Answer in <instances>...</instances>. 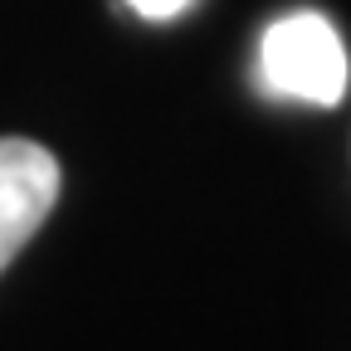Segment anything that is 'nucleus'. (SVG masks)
<instances>
[{"label":"nucleus","instance_id":"nucleus-1","mask_svg":"<svg viewBox=\"0 0 351 351\" xmlns=\"http://www.w3.org/2000/svg\"><path fill=\"white\" fill-rule=\"evenodd\" d=\"M258 73L283 98L337 108L346 93L351 64H346V44L332 29V20H322L317 10H298V15H283L263 29Z\"/></svg>","mask_w":351,"mask_h":351},{"label":"nucleus","instance_id":"nucleus-2","mask_svg":"<svg viewBox=\"0 0 351 351\" xmlns=\"http://www.w3.org/2000/svg\"><path fill=\"white\" fill-rule=\"evenodd\" d=\"M59 200V161L39 142L0 137V274L39 234Z\"/></svg>","mask_w":351,"mask_h":351},{"label":"nucleus","instance_id":"nucleus-3","mask_svg":"<svg viewBox=\"0 0 351 351\" xmlns=\"http://www.w3.org/2000/svg\"><path fill=\"white\" fill-rule=\"evenodd\" d=\"M132 10H137L142 20H176V15H186L195 0H127Z\"/></svg>","mask_w":351,"mask_h":351}]
</instances>
